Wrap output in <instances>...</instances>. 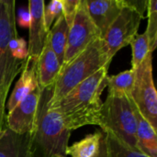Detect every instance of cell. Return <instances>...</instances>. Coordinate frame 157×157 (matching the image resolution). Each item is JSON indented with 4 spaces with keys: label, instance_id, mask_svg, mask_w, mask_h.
Here are the masks:
<instances>
[{
    "label": "cell",
    "instance_id": "obj_19",
    "mask_svg": "<svg viewBox=\"0 0 157 157\" xmlns=\"http://www.w3.org/2000/svg\"><path fill=\"white\" fill-rule=\"evenodd\" d=\"M107 157H148L140 151L133 150L121 143L113 134L103 132Z\"/></svg>",
    "mask_w": 157,
    "mask_h": 157
},
{
    "label": "cell",
    "instance_id": "obj_9",
    "mask_svg": "<svg viewBox=\"0 0 157 157\" xmlns=\"http://www.w3.org/2000/svg\"><path fill=\"white\" fill-rule=\"evenodd\" d=\"M40 90V86H37L8 112L6 116L7 129L17 134L30 133L34 125Z\"/></svg>",
    "mask_w": 157,
    "mask_h": 157
},
{
    "label": "cell",
    "instance_id": "obj_8",
    "mask_svg": "<svg viewBox=\"0 0 157 157\" xmlns=\"http://www.w3.org/2000/svg\"><path fill=\"white\" fill-rule=\"evenodd\" d=\"M142 19L143 17L136 12L126 7L121 9L103 38L110 62L121 49L130 45L132 40L138 33Z\"/></svg>",
    "mask_w": 157,
    "mask_h": 157
},
{
    "label": "cell",
    "instance_id": "obj_1",
    "mask_svg": "<svg viewBox=\"0 0 157 157\" xmlns=\"http://www.w3.org/2000/svg\"><path fill=\"white\" fill-rule=\"evenodd\" d=\"M108 70L101 68L60 100L51 103L50 109L59 114L70 132L86 125H98L103 104L101 95L107 86Z\"/></svg>",
    "mask_w": 157,
    "mask_h": 157
},
{
    "label": "cell",
    "instance_id": "obj_5",
    "mask_svg": "<svg viewBox=\"0 0 157 157\" xmlns=\"http://www.w3.org/2000/svg\"><path fill=\"white\" fill-rule=\"evenodd\" d=\"M16 21V1L0 0V86H11L25 64L17 63L10 52V42L17 35Z\"/></svg>",
    "mask_w": 157,
    "mask_h": 157
},
{
    "label": "cell",
    "instance_id": "obj_25",
    "mask_svg": "<svg viewBox=\"0 0 157 157\" xmlns=\"http://www.w3.org/2000/svg\"><path fill=\"white\" fill-rule=\"evenodd\" d=\"M121 7L129 8L136 12L143 18L145 17V11L147 10V6L149 0H119Z\"/></svg>",
    "mask_w": 157,
    "mask_h": 157
},
{
    "label": "cell",
    "instance_id": "obj_12",
    "mask_svg": "<svg viewBox=\"0 0 157 157\" xmlns=\"http://www.w3.org/2000/svg\"><path fill=\"white\" fill-rule=\"evenodd\" d=\"M38 85L37 77V61L27 59L22 71L20 72V76L17 79L8 102L6 103V109L11 111L28 94L34 90Z\"/></svg>",
    "mask_w": 157,
    "mask_h": 157
},
{
    "label": "cell",
    "instance_id": "obj_22",
    "mask_svg": "<svg viewBox=\"0 0 157 157\" xmlns=\"http://www.w3.org/2000/svg\"><path fill=\"white\" fill-rule=\"evenodd\" d=\"M10 52L13 59L20 63L24 64L28 59V45L24 39L19 38L17 35L14 37L10 42Z\"/></svg>",
    "mask_w": 157,
    "mask_h": 157
},
{
    "label": "cell",
    "instance_id": "obj_4",
    "mask_svg": "<svg viewBox=\"0 0 157 157\" xmlns=\"http://www.w3.org/2000/svg\"><path fill=\"white\" fill-rule=\"evenodd\" d=\"M136 125L131 97L108 95L102 104L98 121V126L102 132L113 134L130 148L140 151L136 138Z\"/></svg>",
    "mask_w": 157,
    "mask_h": 157
},
{
    "label": "cell",
    "instance_id": "obj_18",
    "mask_svg": "<svg viewBox=\"0 0 157 157\" xmlns=\"http://www.w3.org/2000/svg\"><path fill=\"white\" fill-rule=\"evenodd\" d=\"M135 79V71L126 70L115 75H108L107 87L109 95L114 97H131L132 89Z\"/></svg>",
    "mask_w": 157,
    "mask_h": 157
},
{
    "label": "cell",
    "instance_id": "obj_21",
    "mask_svg": "<svg viewBox=\"0 0 157 157\" xmlns=\"http://www.w3.org/2000/svg\"><path fill=\"white\" fill-rule=\"evenodd\" d=\"M148 12V24L145 30L147 36L150 52L153 53L157 46V1L149 0L147 6Z\"/></svg>",
    "mask_w": 157,
    "mask_h": 157
},
{
    "label": "cell",
    "instance_id": "obj_23",
    "mask_svg": "<svg viewBox=\"0 0 157 157\" xmlns=\"http://www.w3.org/2000/svg\"><path fill=\"white\" fill-rule=\"evenodd\" d=\"M63 15V6L62 0H52L47 6H44L43 16H44V24L46 29L49 31L51 27L55 20Z\"/></svg>",
    "mask_w": 157,
    "mask_h": 157
},
{
    "label": "cell",
    "instance_id": "obj_16",
    "mask_svg": "<svg viewBox=\"0 0 157 157\" xmlns=\"http://www.w3.org/2000/svg\"><path fill=\"white\" fill-rule=\"evenodd\" d=\"M103 139V132L96 131L94 133L88 134L79 142L68 146L66 149V156L97 157L100 152Z\"/></svg>",
    "mask_w": 157,
    "mask_h": 157
},
{
    "label": "cell",
    "instance_id": "obj_30",
    "mask_svg": "<svg viewBox=\"0 0 157 157\" xmlns=\"http://www.w3.org/2000/svg\"><path fill=\"white\" fill-rule=\"evenodd\" d=\"M64 157H66V156H64Z\"/></svg>",
    "mask_w": 157,
    "mask_h": 157
},
{
    "label": "cell",
    "instance_id": "obj_7",
    "mask_svg": "<svg viewBox=\"0 0 157 157\" xmlns=\"http://www.w3.org/2000/svg\"><path fill=\"white\" fill-rule=\"evenodd\" d=\"M100 37V33L89 17L86 0H80L76 14L69 27L67 43L62 64L65 66L93 40Z\"/></svg>",
    "mask_w": 157,
    "mask_h": 157
},
{
    "label": "cell",
    "instance_id": "obj_13",
    "mask_svg": "<svg viewBox=\"0 0 157 157\" xmlns=\"http://www.w3.org/2000/svg\"><path fill=\"white\" fill-rule=\"evenodd\" d=\"M61 67L62 65L50 45L47 35L45 45L37 60V77L40 89L53 86Z\"/></svg>",
    "mask_w": 157,
    "mask_h": 157
},
{
    "label": "cell",
    "instance_id": "obj_6",
    "mask_svg": "<svg viewBox=\"0 0 157 157\" xmlns=\"http://www.w3.org/2000/svg\"><path fill=\"white\" fill-rule=\"evenodd\" d=\"M135 71L131 98L143 117L157 130V93L153 78V53Z\"/></svg>",
    "mask_w": 157,
    "mask_h": 157
},
{
    "label": "cell",
    "instance_id": "obj_17",
    "mask_svg": "<svg viewBox=\"0 0 157 157\" xmlns=\"http://www.w3.org/2000/svg\"><path fill=\"white\" fill-rule=\"evenodd\" d=\"M69 26L66 23L64 17L60 16L54 22L52 28L48 32V39L50 45L56 54L61 65L63 62L66 43H67V37H68Z\"/></svg>",
    "mask_w": 157,
    "mask_h": 157
},
{
    "label": "cell",
    "instance_id": "obj_24",
    "mask_svg": "<svg viewBox=\"0 0 157 157\" xmlns=\"http://www.w3.org/2000/svg\"><path fill=\"white\" fill-rule=\"evenodd\" d=\"M80 0H62L63 17L70 27L76 14Z\"/></svg>",
    "mask_w": 157,
    "mask_h": 157
},
{
    "label": "cell",
    "instance_id": "obj_27",
    "mask_svg": "<svg viewBox=\"0 0 157 157\" xmlns=\"http://www.w3.org/2000/svg\"><path fill=\"white\" fill-rule=\"evenodd\" d=\"M17 20H18L19 26H21L23 28H29V23H30V15H29V11L20 10L18 13Z\"/></svg>",
    "mask_w": 157,
    "mask_h": 157
},
{
    "label": "cell",
    "instance_id": "obj_28",
    "mask_svg": "<svg viewBox=\"0 0 157 157\" xmlns=\"http://www.w3.org/2000/svg\"><path fill=\"white\" fill-rule=\"evenodd\" d=\"M97 157H107V154H106V144H105V139H103L102 145H101V148H100V152H99V154L98 155V156Z\"/></svg>",
    "mask_w": 157,
    "mask_h": 157
},
{
    "label": "cell",
    "instance_id": "obj_20",
    "mask_svg": "<svg viewBox=\"0 0 157 157\" xmlns=\"http://www.w3.org/2000/svg\"><path fill=\"white\" fill-rule=\"evenodd\" d=\"M132 47V70H136L138 66L144 61L150 52L149 41L145 32L142 34H136L134 38L130 42Z\"/></svg>",
    "mask_w": 157,
    "mask_h": 157
},
{
    "label": "cell",
    "instance_id": "obj_10",
    "mask_svg": "<svg viewBox=\"0 0 157 157\" xmlns=\"http://www.w3.org/2000/svg\"><path fill=\"white\" fill-rule=\"evenodd\" d=\"M45 2L43 0H29V13L30 15L29 38L28 45V58L37 61L47 40L48 30L44 24Z\"/></svg>",
    "mask_w": 157,
    "mask_h": 157
},
{
    "label": "cell",
    "instance_id": "obj_2",
    "mask_svg": "<svg viewBox=\"0 0 157 157\" xmlns=\"http://www.w3.org/2000/svg\"><path fill=\"white\" fill-rule=\"evenodd\" d=\"M53 86L42 88L37 107L34 125L29 133L33 157H64L71 132L59 114L51 109Z\"/></svg>",
    "mask_w": 157,
    "mask_h": 157
},
{
    "label": "cell",
    "instance_id": "obj_29",
    "mask_svg": "<svg viewBox=\"0 0 157 157\" xmlns=\"http://www.w3.org/2000/svg\"><path fill=\"white\" fill-rule=\"evenodd\" d=\"M4 131H5V130H2V129L0 128V138L3 136V134H4Z\"/></svg>",
    "mask_w": 157,
    "mask_h": 157
},
{
    "label": "cell",
    "instance_id": "obj_14",
    "mask_svg": "<svg viewBox=\"0 0 157 157\" xmlns=\"http://www.w3.org/2000/svg\"><path fill=\"white\" fill-rule=\"evenodd\" d=\"M0 157H33L29 134H17L6 128L0 138Z\"/></svg>",
    "mask_w": 157,
    "mask_h": 157
},
{
    "label": "cell",
    "instance_id": "obj_11",
    "mask_svg": "<svg viewBox=\"0 0 157 157\" xmlns=\"http://www.w3.org/2000/svg\"><path fill=\"white\" fill-rule=\"evenodd\" d=\"M92 21L103 39L109 28L117 18L122 7L119 0H86Z\"/></svg>",
    "mask_w": 157,
    "mask_h": 157
},
{
    "label": "cell",
    "instance_id": "obj_3",
    "mask_svg": "<svg viewBox=\"0 0 157 157\" xmlns=\"http://www.w3.org/2000/svg\"><path fill=\"white\" fill-rule=\"evenodd\" d=\"M110 63L104 40L98 38L93 40L69 63L61 67L53 84L52 103L60 100L101 68H109Z\"/></svg>",
    "mask_w": 157,
    "mask_h": 157
},
{
    "label": "cell",
    "instance_id": "obj_26",
    "mask_svg": "<svg viewBox=\"0 0 157 157\" xmlns=\"http://www.w3.org/2000/svg\"><path fill=\"white\" fill-rule=\"evenodd\" d=\"M10 85L0 86V128L5 130L6 124V100L10 89Z\"/></svg>",
    "mask_w": 157,
    "mask_h": 157
},
{
    "label": "cell",
    "instance_id": "obj_15",
    "mask_svg": "<svg viewBox=\"0 0 157 157\" xmlns=\"http://www.w3.org/2000/svg\"><path fill=\"white\" fill-rule=\"evenodd\" d=\"M136 118V138L140 152L148 157H157V130L139 112L132 101Z\"/></svg>",
    "mask_w": 157,
    "mask_h": 157
}]
</instances>
